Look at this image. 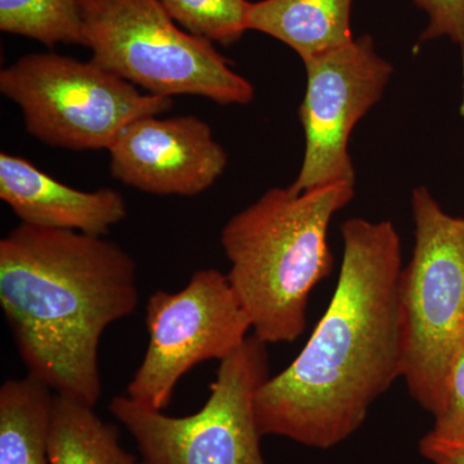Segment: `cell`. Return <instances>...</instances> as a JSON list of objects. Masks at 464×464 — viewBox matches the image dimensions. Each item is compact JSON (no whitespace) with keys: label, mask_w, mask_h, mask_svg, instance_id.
<instances>
[{"label":"cell","mask_w":464,"mask_h":464,"mask_svg":"<svg viewBox=\"0 0 464 464\" xmlns=\"http://www.w3.org/2000/svg\"><path fill=\"white\" fill-rule=\"evenodd\" d=\"M340 279L331 304L292 364L259 387L262 436L337 447L402 378L401 237L391 221L347 219Z\"/></svg>","instance_id":"6da1fadb"},{"label":"cell","mask_w":464,"mask_h":464,"mask_svg":"<svg viewBox=\"0 0 464 464\" xmlns=\"http://www.w3.org/2000/svg\"><path fill=\"white\" fill-rule=\"evenodd\" d=\"M427 16L420 42L447 38L464 47V0H414Z\"/></svg>","instance_id":"ac0fdd59"},{"label":"cell","mask_w":464,"mask_h":464,"mask_svg":"<svg viewBox=\"0 0 464 464\" xmlns=\"http://www.w3.org/2000/svg\"><path fill=\"white\" fill-rule=\"evenodd\" d=\"M431 432L442 439L464 441V341L451 362L444 406L435 417Z\"/></svg>","instance_id":"e0dca14e"},{"label":"cell","mask_w":464,"mask_h":464,"mask_svg":"<svg viewBox=\"0 0 464 464\" xmlns=\"http://www.w3.org/2000/svg\"><path fill=\"white\" fill-rule=\"evenodd\" d=\"M92 61L148 93L248 105L255 87L212 42L177 27L159 0H79Z\"/></svg>","instance_id":"277c9868"},{"label":"cell","mask_w":464,"mask_h":464,"mask_svg":"<svg viewBox=\"0 0 464 464\" xmlns=\"http://www.w3.org/2000/svg\"><path fill=\"white\" fill-rule=\"evenodd\" d=\"M353 195L348 183L301 194L270 188L222 228L226 275L253 334L266 344L304 334L311 292L333 270L329 225Z\"/></svg>","instance_id":"3957f363"},{"label":"cell","mask_w":464,"mask_h":464,"mask_svg":"<svg viewBox=\"0 0 464 464\" xmlns=\"http://www.w3.org/2000/svg\"><path fill=\"white\" fill-rule=\"evenodd\" d=\"M146 325L148 350L125 395L155 411L170 404L183 375L201 362L230 356L252 329L227 275L217 268L195 271L179 292L152 293Z\"/></svg>","instance_id":"ba28073f"},{"label":"cell","mask_w":464,"mask_h":464,"mask_svg":"<svg viewBox=\"0 0 464 464\" xmlns=\"http://www.w3.org/2000/svg\"><path fill=\"white\" fill-rule=\"evenodd\" d=\"M54 392L32 375L0 387V464H52Z\"/></svg>","instance_id":"4fadbf2b"},{"label":"cell","mask_w":464,"mask_h":464,"mask_svg":"<svg viewBox=\"0 0 464 464\" xmlns=\"http://www.w3.org/2000/svg\"><path fill=\"white\" fill-rule=\"evenodd\" d=\"M52 464H145L121 444L114 424L94 406L54 396L50 439Z\"/></svg>","instance_id":"5bb4252c"},{"label":"cell","mask_w":464,"mask_h":464,"mask_svg":"<svg viewBox=\"0 0 464 464\" xmlns=\"http://www.w3.org/2000/svg\"><path fill=\"white\" fill-rule=\"evenodd\" d=\"M0 199L21 224L106 237L127 217L121 192L81 191L34 167L29 160L0 154Z\"/></svg>","instance_id":"8fae6325"},{"label":"cell","mask_w":464,"mask_h":464,"mask_svg":"<svg viewBox=\"0 0 464 464\" xmlns=\"http://www.w3.org/2000/svg\"><path fill=\"white\" fill-rule=\"evenodd\" d=\"M306 93L299 108L304 155L289 190L301 192L348 183L356 172L348 143L356 124L386 91L393 67L375 51L371 35L304 61Z\"/></svg>","instance_id":"9c48e42d"},{"label":"cell","mask_w":464,"mask_h":464,"mask_svg":"<svg viewBox=\"0 0 464 464\" xmlns=\"http://www.w3.org/2000/svg\"><path fill=\"white\" fill-rule=\"evenodd\" d=\"M420 451L432 464H464V441L442 439L431 431L420 440Z\"/></svg>","instance_id":"d6986e66"},{"label":"cell","mask_w":464,"mask_h":464,"mask_svg":"<svg viewBox=\"0 0 464 464\" xmlns=\"http://www.w3.org/2000/svg\"><path fill=\"white\" fill-rule=\"evenodd\" d=\"M137 266L105 237L20 224L0 240V307L27 375L96 406L100 343L139 304Z\"/></svg>","instance_id":"7a4b0ae2"},{"label":"cell","mask_w":464,"mask_h":464,"mask_svg":"<svg viewBox=\"0 0 464 464\" xmlns=\"http://www.w3.org/2000/svg\"><path fill=\"white\" fill-rule=\"evenodd\" d=\"M414 249L400 284L409 393L436 417L464 341V217L442 209L429 188L411 192Z\"/></svg>","instance_id":"5b68a950"},{"label":"cell","mask_w":464,"mask_h":464,"mask_svg":"<svg viewBox=\"0 0 464 464\" xmlns=\"http://www.w3.org/2000/svg\"><path fill=\"white\" fill-rule=\"evenodd\" d=\"M0 92L21 108L27 133L53 148L109 150L125 128L173 108L172 97L137 90L93 61L47 52L0 72Z\"/></svg>","instance_id":"8992f818"},{"label":"cell","mask_w":464,"mask_h":464,"mask_svg":"<svg viewBox=\"0 0 464 464\" xmlns=\"http://www.w3.org/2000/svg\"><path fill=\"white\" fill-rule=\"evenodd\" d=\"M110 172L125 186L159 197H197L227 167V152L197 116H146L110 146Z\"/></svg>","instance_id":"30bf717a"},{"label":"cell","mask_w":464,"mask_h":464,"mask_svg":"<svg viewBox=\"0 0 464 464\" xmlns=\"http://www.w3.org/2000/svg\"><path fill=\"white\" fill-rule=\"evenodd\" d=\"M0 30L50 48L85 45L79 0H0Z\"/></svg>","instance_id":"9a60e30c"},{"label":"cell","mask_w":464,"mask_h":464,"mask_svg":"<svg viewBox=\"0 0 464 464\" xmlns=\"http://www.w3.org/2000/svg\"><path fill=\"white\" fill-rule=\"evenodd\" d=\"M268 378L267 344L253 334L219 362L209 398L197 413L170 417L128 395L115 396L109 408L145 464H267L255 400Z\"/></svg>","instance_id":"52a82bcc"},{"label":"cell","mask_w":464,"mask_h":464,"mask_svg":"<svg viewBox=\"0 0 464 464\" xmlns=\"http://www.w3.org/2000/svg\"><path fill=\"white\" fill-rule=\"evenodd\" d=\"M353 2L261 0L250 5L246 27L288 45L304 63L353 41Z\"/></svg>","instance_id":"7c38bea8"},{"label":"cell","mask_w":464,"mask_h":464,"mask_svg":"<svg viewBox=\"0 0 464 464\" xmlns=\"http://www.w3.org/2000/svg\"><path fill=\"white\" fill-rule=\"evenodd\" d=\"M186 32L212 43L231 45L248 32V0H159Z\"/></svg>","instance_id":"2e32d148"}]
</instances>
